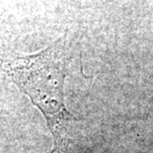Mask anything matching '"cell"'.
Here are the masks:
<instances>
[{
	"mask_svg": "<svg viewBox=\"0 0 153 153\" xmlns=\"http://www.w3.org/2000/svg\"><path fill=\"white\" fill-rule=\"evenodd\" d=\"M68 60L66 42L60 38L40 53L18 55L2 63L6 75L47 120L53 139L48 153H70V128L77 122L64 98Z\"/></svg>",
	"mask_w": 153,
	"mask_h": 153,
	"instance_id": "cell-1",
	"label": "cell"
}]
</instances>
